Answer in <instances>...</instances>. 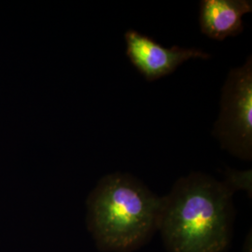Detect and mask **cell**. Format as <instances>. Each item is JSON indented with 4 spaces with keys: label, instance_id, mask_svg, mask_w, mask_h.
Wrapping results in <instances>:
<instances>
[{
    "label": "cell",
    "instance_id": "cell-1",
    "mask_svg": "<svg viewBox=\"0 0 252 252\" xmlns=\"http://www.w3.org/2000/svg\"><path fill=\"white\" fill-rule=\"evenodd\" d=\"M226 182L191 173L162 197L158 230L169 252H224L231 242L233 193Z\"/></svg>",
    "mask_w": 252,
    "mask_h": 252
},
{
    "label": "cell",
    "instance_id": "cell-2",
    "mask_svg": "<svg viewBox=\"0 0 252 252\" xmlns=\"http://www.w3.org/2000/svg\"><path fill=\"white\" fill-rule=\"evenodd\" d=\"M162 197L128 174L100 180L87 200V224L98 249L131 252L158 231Z\"/></svg>",
    "mask_w": 252,
    "mask_h": 252
},
{
    "label": "cell",
    "instance_id": "cell-3",
    "mask_svg": "<svg viewBox=\"0 0 252 252\" xmlns=\"http://www.w3.org/2000/svg\"><path fill=\"white\" fill-rule=\"evenodd\" d=\"M214 135L228 152L243 160L252 155V63L231 70L222 89Z\"/></svg>",
    "mask_w": 252,
    "mask_h": 252
},
{
    "label": "cell",
    "instance_id": "cell-4",
    "mask_svg": "<svg viewBox=\"0 0 252 252\" xmlns=\"http://www.w3.org/2000/svg\"><path fill=\"white\" fill-rule=\"evenodd\" d=\"M126 54L148 81H155L174 72L189 59H207L210 55L195 48H166L135 30L126 33Z\"/></svg>",
    "mask_w": 252,
    "mask_h": 252
},
{
    "label": "cell",
    "instance_id": "cell-5",
    "mask_svg": "<svg viewBox=\"0 0 252 252\" xmlns=\"http://www.w3.org/2000/svg\"><path fill=\"white\" fill-rule=\"evenodd\" d=\"M249 0H204L200 6V27L206 36L223 40L243 30V16L252 12Z\"/></svg>",
    "mask_w": 252,
    "mask_h": 252
},
{
    "label": "cell",
    "instance_id": "cell-6",
    "mask_svg": "<svg viewBox=\"0 0 252 252\" xmlns=\"http://www.w3.org/2000/svg\"><path fill=\"white\" fill-rule=\"evenodd\" d=\"M226 184L233 189H246L247 191L252 190L251 184V171L240 173V172H232L231 175L228 176V181Z\"/></svg>",
    "mask_w": 252,
    "mask_h": 252
}]
</instances>
